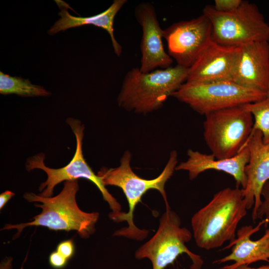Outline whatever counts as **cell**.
<instances>
[{
	"mask_svg": "<svg viewBox=\"0 0 269 269\" xmlns=\"http://www.w3.org/2000/svg\"><path fill=\"white\" fill-rule=\"evenodd\" d=\"M12 269V259L11 258H6L0 263V269Z\"/></svg>",
	"mask_w": 269,
	"mask_h": 269,
	"instance_id": "25",
	"label": "cell"
},
{
	"mask_svg": "<svg viewBox=\"0 0 269 269\" xmlns=\"http://www.w3.org/2000/svg\"><path fill=\"white\" fill-rule=\"evenodd\" d=\"M0 93L23 97L47 96L50 93L42 86L32 84L28 79L11 76L0 72Z\"/></svg>",
	"mask_w": 269,
	"mask_h": 269,
	"instance_id": "18",
	"label": "cell"
},
{
	"mask_svg": "<svg viewBox=\"0 0 269 269\" xmlns=\"http://www.w3.org/2000/svg\"><path fill=\"white\" fill-rule=\"evenodd\" d=\"M244 106L252 114L254 120L251 133L256 131H260L264 143H269V100L266 98Z\"/></svg>",
	"mask_w": 269,
	"mask_h": 269,
	"instance_id": "19",
	"label": "cell"
},
{
	"mask_svg": "<svg viewBox=\"0 0 269 269\" xmlns=\"http://www.w3.org/2000/svg\"><path fill=\"white\" fill-rule=\"evenodd\" d=\"M56 251L68 260L74 255L75 247L72 239L65 240L58 244Z\"/></svg>",
	"mask_w": 269,
	"mask_h": 269,
	"instance_id": "22",
	"label": "cell"
},
{
	"mask_svg": "<svg viewBox=\"0 0 269 269\" xmlns=\"http://www.w3.org/2000/svg\"><path fill=\"white\" fill-rule=\"evenodd\" d=\"M212 25L203 13L188 20L174 22L163 30L168 53L177 65L189 68L212 39Z\"/></svg>",
	"mask_w": 269,
	"mask_h": 269,
	"instance_id": "10",
	"label": "cell"
},
{
	"mask_svg": "<svg viewBox=\"0 0 269 269\" xmlns=\"http://www.w3.org/2000/svg\"><path fill=\"white\" fill-rule=\"evenodd\" d=\"M132 154L126 150L123 155L119 166L116 168H102L97 175L100 177L105 186L111 185L120 188L123 191L129 205V211L121 212L109 217L116 223L127 221L128 226L117 230L114 236H121L136 240L145 239L149 231L138 228L134 224V212L142 197L150 189H156L162 195L166 205V209H170L167 201L165 185L171 177L177 165V153L172 150L169 159L163 171L157 177L152 179L142 178L136 175L131 166Z\"/></svg>",
	"mask_w": 269,
	"mask_h": 269,
	"instance_id": "1",
	"label": "cell"
},
{
	"mask_svg": "<svg viewBox=\"0 0 269 269\" xmlns=\"http://www.w3.org/2000/svg\"><path fill=\"white\" fill-rule=\"evenodd\" d=\"M242 189L226 188L192 216L191 225L197 246L209 250L233 242L240 221L247 215Z\"/></svg>",
	"mask_w": 269,
	"mask_h": 269,
	"instance_id": "3",
	"label": "cell"
},
{
	"mask_svg": "<svg viewBox=\"0 0 269 269\" xmlns=\"http://www.w3.org/2000/svg\"><path fill=\"white\" fill-rule=\"evenodd\" d=\"M232 82L267 94L269 89V43H250L241 46V53Z\"/></svg>",
	"mask_w": 269,
	"mask_h": 269,
	"instance_id": "14",
	"label": "cell"
},
{
	"mask_svg": "<svg viewBox=\"0 0 269 269\" xmlns=\"http://www.w3.org/2000/svg\"><path fill=\"white\" fill-rule=\"evenodd\" d=\"M68 260L56 250L52 252L49 257L50 265L55 269H61L67 265Z\"/></svg>",
	"mask_w": 269,
	"mask_h": 269,
	"instance_id": "23",
	"label": "cell"
},
{
	"mask_svg": "<svg viewBox=\"0 0 269 269\" xmlns=\"http://www.w3.org/2000/svg\"><path fill=\"white\" fill-rule=\"evenodd\" d=\"M246 146L249 149L250 157L245 169L246 185L242 191L247 210L253 207L252 218L255 223L262 203V190L269 180V143H264L261 132L256 131L251 133Z\"/></svg>",
	"mask_w": 269,
	"mask_h": 269,
	"instance_id": "13",
	"label": "cell"
},
{
	"mask_svg": "<svg viewBox=\"0 0 269 269\" xmlns=\"http://www.w3.org/2000/svg\"><path fill=\"white\" fill-rule=\"evenodd\" d=\"M134 15L142 31L140 70L147 73L171 67L173 59L164 48L163 29L154 6L149 2H141L135 6Z\"/></svg>",
	"mask_w": 269,
	"mask_h": 269,
	"instance_id": "12",
	"label": "cell"
},
{
	"mask_svg": "<svg viewBox=\"0 0 269 269\" xmlns=\"http://www.w3.org/2000/svg\"><path fill=\"white\" fill-rule=\"evenodd\" d=\"M79 190L78 180L66 181L61 191L54 197H46L32 192L24 194L29 202L40 208L41 212L31 221L18 224H6L1 230L16 229L13 239L18 238L27 227L42 226L54 231H76L81 238L87 239L95 232V225L99 217L97 212L88 213L78 207L76 195Z\"/></svg>",
	"mask_w": 269,
	"mask_h": 269,
	"instance_id": "2",
	"label": "cell"
},
{
	"mask_svg": "<svg viewBox=\"0 0 269 269\" xmlns=\"http://www.w3.org/2000/svg\"><path fill=\"white\" fill-rule=\"evenodd\" d=\"M233 269H269V266H263L258 268H252L248 267L247 265H243Z\"/></svg>",
	"mask_w": 269,
	"mask_h": 269,
	"instance_id": "26",
	"label": "cell"
},
{
	"mask_svg": "<svg viewBox=\"0 0 269 269\" xmlns=\"http://www.w3.org/2000/svg\"><path fill=\"white\" fill-rule=\"evenodd\" d=\"M188 71V68L177 64L147 73L139 68L131 69L123 80L118 97L119 106L142 114L158 109L186 81Z\"/></svg>",
	"mask_w": 269,
	"mask_h": 269,
	"instance_id": "4",
	"label": "cell"
},
{
	"mask_svg": "<svg viewBox=\"0 0 269 269\" xmlns=\"http://www.w3.org/2000/svg\"><path fill=\"white\" fill-rule=\"evenodd\" d=\"M265 223L266 220L262 219L255 228L248 225L239 229L237 231L236 239L225 248L228 249L233 247L231 253L215 261L213 263L221 264L233 261L235 264L222 268L233 269L243 265L248 266L258 261H265L269 263V227L259 239L253 241L251 238V236L259 231Z\"/></svg>",
	"mask_w": 269,
	"mask_h": 269,
	"instance_id": "16",
	"label": "cell"
},
{
	"mask_svg": "<svg viewBox=\"0 0 269 269\" xmlns=\"http://www.w3.org/2000/svg\"><path fill=\"white\" fill-rule=\"evenodd\" d=\"M253 125L244 105L219 110L205 115L204 138L216 159L229 158L244 148Z\"/></svg>",
	"mask_w": 269,
	"mask_h": 269,
	"instance_id": "7",
	"label": "cell"
},
{
	"mask_svg": "<svg viewBox=\"0 0 269 269\" xmlns=\"http://www.w3.org/2000/svg\"><path fill=\"white\" fill-rule=\"evenodd\" d=\"M241 53V46L219 44L212 39L188 68L187 82L206 83L232 81Z\"/></svg>",
	"mask_w": 269,
	"mask_h": 269,
	"instance_id": "11",
	"label": "cell"
},
{
	"mask_svg": "<svg viewBox=\"0 0 269 269\" xmlns=\"http://www.w3.org/2000/svg\"><path fill=\"white\" fill-rule=\"evenodd\" d=\"M191 232L181 227V220L176 212L166 209L159 220L155 234L135 253L136 259H149L152 269H165L182 254H186L192 261L191 269H201L203 261L199 255L192 252L186 243L192 239Z\"/></svg>",
	"mask_w": 269,
	"mask_h": 269,
	"instance_id": "9",
	"label": "cell"
},
{
	"mask_svg": "<svg viewBox=\"0 0 269 269\" xmlns=\"http://www.w3.org/2000/svg\"><path fill=\"white\" fill-rule=\"evenodd\" d=\"M127 2V0H114L112 4L103 12L88 17H77L69 14L66 8H61L58 13L60 18L48 30V33L53 35L61 31L84 25H93L104 29L109 34L114 51L120 56L122 53V47L116 39L114 35V23L116 15Z\"/></svg>",
	"mask_w": 269,
	"mask_h": 269,
	"instance_id": "17",
	"label": "cell"
},
{
	"mask_svg": "<svg viewBox=\"0 0 269 269\" xmlns=\"http://www.w3.org/2000/svg\"><path fill=\"white\" fill-rule=\"evenodd\" d=\"M242 0H215L214 8L220 12H230L236 9L241 4Z\"/></svg>",
	"mask_w": 269,
	"mask_h": 269,
	"instance_id": "21",
	"label": "cell"
},
{
	"mask_svg": "<svg viewBox=\"0 0 269 269\" xmlns=\"http://www.w3.org/2000/svg\"><path fill=\"white\" fill-rule=\"evenodd\" d=\"M202 12L211 22L212 39L219 44L242 46L269 41V24L254 3L242 0L236 9L227 12L206 5Z\"/></svg>",
	"mask_w": 269,
	"mask_h": 269,
	"instance_id": "5",
	"label": "cell"
},
{
	"mask_svg": "<svg viewBox=\"0 0 269 269\" xmlns=\"http://www.w3.org/2000/svg\"><path fill=\"white\" fill-rule=\"evenodd\" d=\"M267 98L269 100V89L268 92L267 93Z\"/></svg>",
	"mask_w": 269,
	"mask_h": 269,
	"instance_id": "27",
	"label": "cell"
},
{
	"mask_svg": "<svg viewBox=\"0 0 269 269\" xmlns=\"http://www.w3.org/2000/svg\"><path fill=\"white\" fill-rule=\"evenodd\" d=\"M171 96L205 116L219 110L263 101L267 98V94L232 81L185 82Z\"/></svg>",
	"mask_w": 269,
	"mask_h": 269,
	"instance_id": "8",
	"label": "cell"
},
{
	"mask_svg": "<svg viewBox=\"0 0 269 269\" xmlns=\"http://www.w3.org/2000/svg\"><path fill=\"white\" fill-rule=\"evenodd\" d=\"M66 123L71 128L76 140L74 155L68 164L57 169L49 168L44 163L45 155L43 153L37 154L26 160L25 167L27 171L40 169L47 174V179L39 186V191L42 192L39 195L46 197H52L55 187L61 182L84 178L91 181L100 190L103 199L107 202L112 211L110 215L120 213L122 212L120 204L108 191L102 178L95 174L84 157L82 150L84 125L78 120L72 118H68Z\"/></svg>",
	"mask_w": 269,
	"mask_h": 269,
	"instance_id": "6",
	"label": "cell"
},
{
	"mask_svg": "<svg viewBox=\"0 0 269 269\" xmlns=\"http://www.w3.org/2000/svg\"><path fill=\"white\" fill-rule=\"evenodd\" d=\"M262 203L258 212L257 218L260 219H265L266 223L265 227H268L269 225V180L264 185L261 193Z\"/></svg>",
	"mask_w": 269,
	"mask_h": 269,
	"instance_id": "20",
	"label": "cell"
},
{
	"mask_svg": "<svg viewBox=\"0 0 269 269\" xmlns=\"http://www.w3.org/2000/svg\"><path fill=\"white\" fill-rule=\"evenodd\" d=\"M14 195L11 191L6 190L0 194V209L3 208L7 202Z\"/></svg>",
	"mask_w": 269,
	"mask_h": 269,
	"instance_id": "24",
	"label": "cell"
},
{
	"mask_svg": "<svg viewBox=\"0 0 269 269\" xmlns=\"http://www.w3.org/2000/svg\"><path fill=\"white\" fill-rule=\"evenodd\" d=\"M188 159L177 165L176 170L188 171L190 180L195 179L200 173L213 169L223 171L233 177L237 187L244 189L246 185L245 167L249 160L250 153L247 147L243 148L236 155L225 159H216L212 153L207 154L189 149Z\"/></svg>",
	"mask_w": 269,
	"mask_h": 269,
	"instance_id": "15",
	"label": "cell"
}]
</instances>
